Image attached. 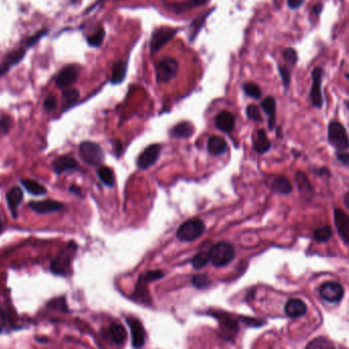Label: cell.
<instances>
[{
  "instance_id": "obj_1",
  "label": "cell",
  "mask_w": 349,
  "mask_h": 349,
  "mask_svg": "<svg viewBox=\"0 0 349 349\" xmlns=\"http://www.w3.org/2000/svg\"><path fill=\"white\" fill-rule=\"evenodd\" d=\"M209 261L215 267L222 268L229 264L235 257V249L228 242H219L208 250Z\"/></svg>"
},
{
  "instance_id": "obj_2",
  "label": "cell",
  "mask_w": 349,
  "mask_h": 349,
  "mask_svg": "<svg viewBox=\"0 0 349 349\" xmlns=\"http://www.w3.org/2000/svg\"><path fill=\"white\" fill-rule=\"evenodd\" d=\"M204 232V222L199 219H191L179 227L177 231V238L180 241L191 242L201 237Z\"/></svg>"
},
{
  "instance_id": "obj_3",
  "label": "cell",
  "mask_w": 349,
  "mask_h": 349,
  "mask_svg": "<svg viewBox=\"0 0 349 349\" xmlns=\"http://www.w3.org/2000/svg\"><path fill=\"white\" fill-rule=\"evenodd\" d=\"M328 139L330 144L339 151L349 147V138L343 126L338 122H331L328 128Z\"/></svg>"
},
{
  "instance_id": "obj_4",
  "label": "cell",
  "mask_w": 349,
  "mask_h": 349,
  "mask_svg": "<svg viewBox=\"0 0 349 349\" xmlns=\"http://www.w3.org/2000/svg\"><path fill=\"white\" fill-rule=\"evenodd\" d=\"M179 63L173 58H166L160 61L157 64L156 73H157V81L159 84L167 83L173 80L178 73Z\"/></svg>"
},
{
  "instance_id": "obj_5",
  "label": "cell",
  "mask_w": 349,
  "mask_h": 349,
  "mask_svg": "<svg viewBox=\"0 0 349 349\" xmlns=\"http://www.w3.org/2000/svg\"><path fill=\"white\" fill-rule=\"evenodd\" d=\"M80 155L82 159L90 165H99L103 161V152L101 147L91 141L81 143Z\"/></svg>"
},
{
  "instance_id": "obj_6",
  "label": "cell",
  "mask_w": 349,
  "mask_h": 349,
  "mask_svg": "<svg viewBox=\"0 0 349 349\" xmlns=\"http://www.w3.org/2000/svg\"><path fill=\"white\" fill-rule=\"evenodd\" d=\"M177 29L170 27H162L159 28L155 32H153L151 39H150V50L151 52H157L160 50L165 44L175 37L177 34Z\"/></svg>"
},
{
  "instance_id": "obj_7",
  "label": "cell",
  "mask_w": 349,
  "mask_h": 349,
  "mask_svg": "<svg viewBox=\"0 0 349 349\" xmlns=\"http://www.w3.org/2000/svg\"><path fill=\"white\" fill-rule=\"evenodd\" d=\"M76 247L73 249L68 247L65 251H63L61 254L55 257L51 264H50V271L58 276H67L71 272V261H72V251L75 250Z\"/></svg>"
},
{
  "instance_id": "obj_8",
  "label": "cell",
  "mask_w": 349,
  "mask_h": 349,
  "mask_svg": "<svg viewBox=\"0 0 349 349\" xmlns=\"http://www.w3.org/2000/svg\"><path fill=\"white\" fill-rule=\"evenodd\" d=\"M323 75H324V71H323V68H320V67H316L312 74L313 86H312L311 93H310V99L312 101V104L317 108L322 107L323 103H324L323 93H322Z\"/></svg>"
},
{
  "instance_id": "obj_9",
  "label": "cell",
  "mask_w": 349,
  "mask_h": 349,
  "mask_svg": "<svg viewBox=\"0 0 349 349\" xmlns=\"http://www.w3.org/2000/svg\"><path fill=\"white\" fill-rule=\"evenodd\" d=\"M319 295L328 302H338L344 295V289L337 282H326L319 288Z\"/></svg>"
},
{
  "instance_id": "obj_10",
  "label": "cell",
  "mask_w": 349,
  "mask_h": 349,
  "mask_svg": "<svg viewBox=\"0 0 349 349\" xmlns=\"http://www.w3.org/2000/svg\"><path fill=\"white\" fill-rule=\"evenodd\" d=\"M127 324L130 327L132 335V345L136 349H139L144 346L146 332L140 320L136 317H128Z\"/></svg>"
},
{
  "instance_id": "obj_11",
  "label": "cell",
  "mask_w": 349,
  "mask_h": 349,
  "mask_svg": "<svg viewBox=\"0 0 349 349\" xmlns=\"http://www.w3.org/2000/svg\"><path fill=\"white\" fill-rule=\"evenodd\" d=\"M160 153V145L152 144L145 148V150L139 156L137 159V165L139 169L146 170L151 165L155 164L159 159Z\"/></svg>"
},
{
  "instance_id": "obj_12",
  "label": "cell",
  "mask_w": 349,
  "mask_h": 349,
  "mask_svg": "<svg viewBox=\"0 0 349 349\" xmlns=\"http://www.w3.org/2000/svg\"><path fill=\"white\" fill-rule=\"evenodd\" d=\"M334 222L342 240L349 244V217L342 209L336 208L334 212Z\"/></svg>"
},
{
  "instance_id": "obj_13",
  "label": "cell",
  "mask_w": 349,
  "mask_h": 349,
  "mask_svg": "<svg viewBox=\"0 0 349 349\" xmlns=\"http://www.w3.org/2000/svg\"><path fill=\"white\" fill-rule=\"evenodd\" d=\"M29 207L36 214L46 215L61 211L63 204L52 199H46L42 201H32L29 203Z\"/></svg>"
},
{
  "instance_id": "obj_14",
  "label": "cell",
  "mask_w": 349,
  "mask_h": 349,
  "mask_svg": "<svg viewBox=\"0 0 349 349\" xmlns=\"http://www.w3.org/2000/svg\"><path fill=\"white\" fill-rule=\"evenodd\" d=\"M79 76V69L75 65H66L57 77V85L60 88H65L73 85Z\"/></svg>"
},
{
  "instance_id": "obj_15",
  "label": "cell",
  "mask_w": 349,
  "mask_h": 349,
  "mask_svg": "<svg viewBox=\"0 0 349 349\" xmlns=\"http://www.w3.org/2000/svg\"><path fill=\"white\" fill-rule=\"evenodd\" d=\"M77 167H78L77 161L73 158L68 156L60 157L52 163V169L58 175H61L68 171H74L77 169Z\"/></svg>"
},
{
  "instance_id": "obj_16",
  "label": "cell",
  "mask_w": 349,
  "mask_h": 349,
  "mask_svg": "<svg viewBox=\"0 0 349 349\" xmlns=\"http://www.w3.org/2000/svg\"><path fill=\"white\" fill-rule=\"evenodd\" d=\"M217 128L225 133L233 131L235 126V118L228 110H222L216 118Z\"/></svg>"
},
{
  "instance_id": "obj_17",
  "label": "cell",
  "mask_w": 349,
  "mask_h": 349,
  "mask_svg": "<svg viewBox=\"0 0 349 349\" xmlns=\"http://www.w3.org/2000/svg\"><path fill=\"white\" fill-rule=\"evenodd\" d=\"M306 310V304L298 298H291L285 304V313L290 317H302L305 315Z\"/></svg>"
},
{
  "instance_id": "obj_18",
  "label": "cell",
  "mask_w": 349,
  "mask_h": 349,
  "mask_svg": "<svg viewBox=\"0 0 349 349\" xmlns=\"http://www.w3.org/2000/svg\"><path fill=\"white\" fill-rule=\"evenodd\" d=\"M228 148V144L224 138L220 136H212L207 142L208 152L213 156L219 157L225 153Z\"/></svg>"
},
{
  "instance_id": "obj_19",
  "label": "cell",
  "mask_w": 349,
  "mask_h": 349,
  "mask_svg": "<svg viewBox=\"0 0 349 349\" xmlns=\"http://www.w3.org/2000/svg\"><path fill=\"white\" fill-rule=\"evenodd\" d=\"M261 107L269 117V128L274 129L276 124V101L274 97L269 96L261 102Z\"/></svg>"
},
{
  "instance_id": "obj_20",
  "label": "cell",
  "mask_w": 349,
  "mask_h": 349,
  "mask_svg": "<svg viewBox=\"0 0 349 349\" xmlns=\"http://www.w3.org/2000/svg\"><path fill=\"white\" fill-rule=\"evenodd\" d=\"M24 197V193L23 190L19 187H13L11 188L7 194H6V201L8 203L9 208L11 209V212L15 214V211L17 209V207L19 206V204L22 202Z\"/></svg>"
},
{
  "instance_id": "obj_21",
  "label": "cell",
  "mask_w": 349,
  "mask_h": 349,
  "mask_svg": "<svg viewBox=\"0 0 349 349\" xmlns=\"http://www.w3.org/2000/svg\"><path fill=\"white\" fill-rule=\"evenodd\" d=\"M272 144L269 140V138H268V135L266 133V131L260 129L256 132V139H255V142H254V149L257 153H260V155H262V153H266L270 150Z\"/></svg>"
},
{
  "instance_id": "obj_22",
  "label": "cell",
  "mask_w": 349,
  "mask_h": 349,
  "mask_svg": "<svg viewBox=\"0 0 349 349\" xmlns=\"http://www.w3.org/2000/svg\"><path fill=\"white\" fill-rule=\"evenodd\" d=\"M194 128L193 125L189 122H182L176 125L171 130V135L176 138H189L193 135Z\"/></svg>"
},
{
  "instance_id": "obj_23",
  "label": "cell",
  "mask_w": 349,
  "mask_h": 349,
  "mask_svg": "<svg viewBox=\"0 0 349 349\" xmlns=\"http://www.w3.org/2000/svg\"><path fill=\"white\" fill-rule=\"evenodd\" d=\"M271 188L281 194H289L292 191V185L289 180L283 176L275 177L271 182Z\"/></svg>"
},
{
  "instance_id": "obj_24",
  "label": "cell",
  "mask_w": 349,
  "mask_h": 349,
  "mask_svg": "<svg viewBox=\"0 0 349 349\" xmlns=\"http://www.w3.org/2000/svg\"><path fill=\"white\" fill-rule=\"evenodd\" d=\"M126 72H127V63L124 61H119L113 65V69H111V78L110 82L117 85V84H121L125 77H126Z\"/></svg>"
},
{
  "instance_id": "obj_25",
  "label": "cell",
  "mask_w": 349,
  "mask_h": 349,
  "mask_svg": "<svg viewBox=\"0 0 349 349\" xmlns=\"http://www.w3.org/2000/svg\"><path fill=\"white\" fill-rule=\"evenodd\" d=\"M108 332L110 339L118 345H122L127 338V333H126L125 328L121 324L113 323L109 326Z\"/></svg>"
},
{
  "instance_id": "obj_26",
  "label": "cell",
  "mask_w": 349,
  "mask_h": 349,
  "mask_svg": "<svg viewBox=\"0 0 349 349\" xmlns=\"http://www.w3.org/2000/svg\"><path fill=\"white\" fill-rule=\"evenodd\" d=\"M295 180L297 183V187L299 189V191L302 193V195H305V196H310L312 193H314V189L310 183V181L306 177V175L302 172H297L296 176H295Z\"/></svg>"
},
{
  "instance_id": "obj_27",
  "label": "cell",
  "mask_w": 349,
  "mask_h": 349,
  "mask_svg": "<svg viewBox=\"0 0 349 349\" xmlns=\"http://www.w3.org/2000/svg\"><path fill=\"white\" fill-rule=\"evenodd\" d=\"M22 184L28 192L32 195H35V196H42V195L46 194V188L36 182V181L23 180Z\"/></svg>"
},
{
  "instance_id": "obj_28",
  "label": "cell",
  "mask_w": 349,
  "mask_h": 349,
  "mask_svg": "<svg viewBox=\"0 0 349 349\" xmlns=\"http://www.w3.org/2000/svg\"><path fill=\"white\" fill-rule=\"evenodd\" d=\"M97 176L101 180V182L108 187L114 186L115 184V175L111 169L107 166H99L97 170Z\"/></svg>"
},
{
  "instance_id": "obj_29",
  "label": "cell",
  "mask_w": 349,
  "mask_h": 349,
  "mask_svg": "<svg viewBox=\"0 0 349 349\" xmlns=\"http://www.w3.org/2000/svg\"><path fill=\"white\" fill-rule=\"evenodd\" d=\"M80 98V93L77 89H68L65 90L63 94V109H67L72 107L77 103Z\"/></svg>"
},
{
  "instance_id": "obj_30",
  "label": "cell",
  "mask_w": 349,
  "mask_h": 349,
  "mask_svg": "<svg viewBox=\"0 0 349 349\" xmlns=\"http://www.w3.org/2000/svg\"><path fill=\"white\" fill-rule=\"evenodd\" d=\"M206 2H208V0H190L189 2L173 4V5H171L169 8H171L173 11H175V12H177V13H180V12L185 11V10L191 8V7L205 4Z\"/></svg>"
},
{
  "instance_id": "obj_31",
  "label": "cell",
  "mask_w": 349,
  "mask_h": 349,
  "mask_svg": "<svg viewBox=\"0 0 349 349\" xmlns=\"http://www.w3.org/2000/svg\"><path fill=\"white\" fill-rule=\"evenodd\" d=\"M305 349H335V346L330 340L324 337H317L306 345Z\"/></svg>"
},
{
  "instance_id": "obj_32",
  "label": "cell",
  "mask_w": 349,
  "mask_h": 349,
  "mask_svg": "<svg viewBox=\"0 0 349 349\" xmlns=\"http://www.w3.org/2000/svg\"><path fill=\"white\" fill-rule=\"evenodd\" d=\"M332 234V228L328 225H325L315 230L314 237L317 242H326L331 238Z\"/></svg>"
},
{
  "instance_id": "obj_33",
  "label": "cell",
  "mask_w": 349,
  "mask_h": 349,
  "mask_svg": "<svg viewBox=\"0 0 349 349\" xmlns=\"http://www.w3.org/2000/svg\"><path fill=\"white\" fill-rule=\"evenodd\" d=\"M104 36H105V31L103 28H99L98 31H97L96 33L92 34L91 36H89L87 38V42H88V44L92 47H98L101 45V43L103 42V39H104Z\"/></svg>"
},
{
  "instance_id": "obj_34",
  "label": "cell",
  "mask_w": 349,
  "mask_h": 349,
  "mask_svg": "<svg viewBox=\"0 0 349 349\" xmlns=\"http://www.w3.org/2000/svg\"><path fill=\"white\" fill-rule=\"evenodd\" d=\"M243 90L245 94L251 97V98H254V99L260 98L261 90L254 83H245L243 85Z\"/></svg>"
},
{
  "instance_id": "obj_35",
  "label": "cell",
  "mask_w": 349,
  "mask_h": 349,
  "mask_svg": "<svg viewBox=\"0 0 349 349\" xmlns=\"http://www.w3.org/2000/svg\"><path fill=\"white\" fill-rule=\"evenodd\" d=\"M192 266L194 269H202L204 268L207 262H209V255H208V251L207 253H200L197 254L192 258Z\"/></svg>"
},
{
  "instance_id": "obj_36",
  "label": "cell",
  "mask_w": 349,
  "mask_h": 349,
  "mask_svg": "<svg viewBox=\"0 0 349 349\" xmlns=\"http://www.w3.org/2000/svg\"><path fill=\"white\" fill-rule=\"evenodd\" d=\"M192 284L198 289H203L211 285V280L206 275H196L192 279Z\"/></svg>"
},
{
  "instance_id": "obj_37",
  "label": "cell",
  "mask_w": 349,
  "mask_h": 349,
  "mask_svg": "<svg viewBox=\"0 0 349 349\" xmlns=\"http://www.w3.org/2000/svg\"><path fill=\"white\" fill-rule=\"evenodd\" d=\"M246 114H247V117L250 119V120H253V121H255V122H261L262 119H261V115H260V111L258 109L257 106L255 105H249L247 106L246 108Z\"/></svg>"
},
{
  "instance_id": "obj_38",
  "label": "cell",
  "mask_w": 349,
  "mask_h": 349,
  "mask_svg": "<svg viewBox=\"0 0 349 349\" xmlns=\"http://www.w3.org/2000/svg\"><path fill=\"white\" fill-rule=\"evenodd\" d=\"M283 57L284 59L289 63H291L292 65L293 64H295L297 63V60H298V55H297V52L295 49H293V48H287L284 50L283 52Z\"/></svg>"
},
{
  "instance_id": "obj_39",
  "label": "cell",
  "mask_w": 349,
  "mask_h": 349,
  "mask_svg": "<svg viewBox=\"0 0 349 349\" xmlns=\"http://www.w3.org/2000/svg\"><path fill=\"white\" fill-rule=\"evenodd\" d=\"M279 73H280V76L282 78V81H283V84H284V86L286 88L289 87L290 85V81H291V77H290V73H289V69L285 66V65H279Z\"/></svg>"
},
{
  "instance_id": "obj_40",
  "label": "cell",
  "mask_w": 349,
  "mask_h": 349,
  "mask_svg": "<svg viewBox=\"0 0 349 349\" xmlns=\"http://www.w3.org/2000/svg\"><path fill=\"white\" fill-rule=\"evenodd\" d=\"M9 326L8 318L5 313L3 312L2 309H0V333H2L7 330V327Z\"/></svg>"
},
{
  "instance_id": "obj_41",
  "label": "cell",
  "mask_w": 349,
  "mask_h": 349,
  "mask_svg": "<svg viewBox=\"0 0 349 349\" xmlns=\"http://www.w3.org/2000/svg\"><path fill=\"white\" fill-rule=\"evenodd\" d=\"M57 104H58L57 98H55V97L52 96V95L48 96L47 98L45 99V101H44V106H45V108H46V109H49V110L54 109L55 107H57Z\"/></svg>"
},
{
  "instance_id": "obj_42",
  "label": "cell",
  "mask_w": 349,
  "mask_h": 349,
  "mask_svg": "<svg viewBox=\"0 0 349 349\" xmlns=\"http://www.w3.org/2000/svg\"><path fill=\"white\" fill-rule=\"evenodd\" d=\"M10 126V119L8 117H3L0 120V133H6Z\"/></svg>"
},
{
  "instance_id": "obj_43",
  "label": "cell",
  "mask_w": 349,
  "mask_h": 349,
  "mask_svg": "<svg viewBox=\"0 0 349 349\" xmlns=\"http://www.w3.org/2000/svg\"><path fill=\"white\" fill-rule=\"evenodd\" d=\"M337 159L343 164L349 165V152H344V151L338 152L337 153Z\"/></svg>"
},
{
  "instance_id": "obj_44",
  "label": "cell",
  "mask_w": 349,
  "mask_h": 349,
  "mask_svg": "<svg viewBox=\"0 0 349 349\" xmlns=\"http://www.w3.org/2000/svg\"><path fill=\"white\" fill-rule=\"evenodd\" d=\"M304 3V0H288V6L291 9H297Z\"/></svg>"
},
{
  "instance_id": "obj_45",
  "label": "cell",
  "mask_w": 349,
  "mask_h": 349,
  "mask_svg": "<svg viewBox=\"0 0 349 349\" xmlns=\"http://www.w3.org/2000/svg\"><path fill=\"white\" fill-rule=\"evenodd\" d=\"M322 10H323V4H322V3H317V4H316V5L314 6V8H313V12L315 13L316 16H318L319 13L322 12Z\"/></svg>"
},
{
  "instance_id": "obj_46",
  "label": "cell",
  "mask_w": 349,
  "mask_h": 349,
  "mask_svg": "<svg viewBox=\"0 0 349 349\" xmlns=\"http://www.w3.org/2000/svg\"><path fill=\"white\" fill-rule=\"evenodd\" d=\"M69 191H71L72 193H75V194H78V195H80L81 194V190H80V188L79 187H77V186H71V187H69Z\"/></svg>"
},
{
  "instance_id": "obj_47",
  "label": "cell",
  "mask_w": 349,
  "mask_h": 349,
  "mask_svg": "<svg viewBox=\"0 0 349 349\" xmlns=\"http://www.w3.org/2000/svg\"><path fill=\"white\" fill-rule=\"evenodd\" d=\"M344 203L349 208V192H347L344 196Z\"/></svg>"
},
{
  "instance_id": "obj_48",
  "label": "cell",
  "mask_w": 349,
  "mask_h": 349,
  "mask_svg": "<svg viewBox=\"0 0 349 349\" xmlns=\"http://www.w3.org/2000/svg\"><path fill=\"white\" fill-rule=\"evenodd\" d=\"M2 226H3V224H2V221H1V218H0V231H1Z\"/></svg>"
},
{
  "instance_id": "obj_49",
  "label": "cell",
  "mask_w": 349,
  "mask_h": 349,
  "mask_svg": "<svg viewBox=\"0 0 349 349\" xmlns=\"http://www.w3.org/2000/svg\"><path fill=\"white\" fill-rule=\"evenodd\" d=\"M346 78L348 79V81H349V73L348 74H346Z\"/></svg>"
}]
</instances>
